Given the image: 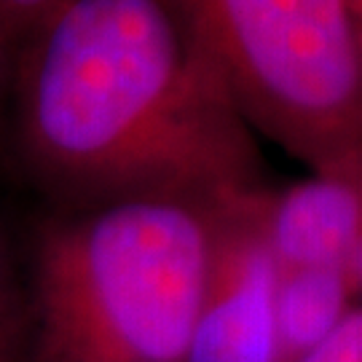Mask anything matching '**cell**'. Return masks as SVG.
Listing matches in <instances>:
<instances>
[{"label":"cell","mask_w":362,"mask_h":362,"mask_svg":"<svg viewBox=\"0 0 362 362\" xmlns=\"http://www.w3.org/2000/svg\"><path fill=\"white\" fill-rule=\"evenodd\" d=\"M13 140L54 209L266 188L255 132L180 0H59L16 46Z\"/></svg>","instance_id":"cell-1"},{"label":"cell","mask_w":362,"mask_h":362,"mask_svg":"<svg viewBox=\"0 0 362 362\" xmlns=\"http://www.w3.org/2000/svg\"><path fill=\"white\" fill-rule=\"evenodd\" d=\"M228 202L52 209L25 250L27 362H188Z\"/></svg>","instance_id":"cell-2"},{"label":"cell","mask_w":362,"mask_h":362,"mask_svg":"<svg viewBox=\"0 0 362 362\" xmlns=\"http://www.w3.org/2000/svg\"><path fill=\"white\" fill-rule=\"evenodd\" d=\"M180 3L252 132L311 169L360 151V27L346 0Z\"/></svg>","instance_id":"cell-3"},{"label":"cell","mask_w":362,"mask_h":362,"mask_svg":"<svg viewBox=\"0 0 362 362\" xmlns=\"http://www.w3.org/2000/svg\"><path fill=\"white\" fill-rule=\"evenodd\" d=\"M252 194L223 207L188 362H279V263L255 220Z\"/></svg>","instance_id":"cell-4"},{"label":"cell","mask_w":362,"mask_h":362,"mask_svg":"<svg viewBox=\"0 0 362 362\" xmlns=\"http://www.w3.org/2000/svg\"><path fill=\"white\" fill-rule=\"evenodd\" d=\"M252 212L282 272L346 269L362 233V148L279 191H255Z\"/></svg>","instance_id":"cell-5"},{"label":"cell","mask_w":362,"mask_h":362,"mask_svg":"<svg viewBox=\"0 0 362 362\" xmlns=\"http://www.w3.org/2000/svg\"><path fill=\"white\" fill-rule=\"evenodd\" d=\"M357 303L346 269H279V362H300L336 333Z\"/></svg>","instance_id":"cell-6"},{"label":"cell","mask_w":362,"mask_h":362,"mask_svg":"<svg viewBox=\"0 0 362 362\" xmlns=\"http://www.w3.org/2000/svg\"><path fill=\"white\" fill-rule=\"evenodd\" d=\"M30 311H27L25 255L13 247L0 218V362H27Z\"/></svg>","instance_id":"cell-7"},{"label":"cell","mask_w":362,"mask_h":362,"mask_svg":"<svg viewBox=\"0 0 362 362\" xmlns=\"http://www.w3.org/2000/svg\"><path fill=\"white\" fill-rule=\"evenodd\" d=\"M59 0H0V35L13 49Z\"/></svg>","instance_id":"cell-8"},{"label":"cell","mask_w":362,"mask_h":362,"mask_svg":"<svg viewBox=\"0 0 362 362\" xmlns=\"http://www.w3.org/2000/svg\"><path fill=\"white\" fill-rule=\"evenodd\" d=\"M300 362H362V303L354 306L344 325Z\"/></svg>","instance_id":"cell-9"},{"label":"cell","mask_w":362,"mask_h":362,"mask_svg":"<svg viewBox=\"0 0 362 362\" xmlns=\"http://www.w3.org/2000/svg\"><path fill=\"white\" fill-rule=\"evenodd\" d=\"M11 78H13V49L0 35V121L6 118V107L11 103Z\"/></svg>","instance_id":"cell-10"},{"label":"cell","mask_w":362,"mask_h":362,"mask_svg":"<svg viewBox=\"0 0 362 362\" xmlns=\"http://www.w3.org/2000/svg\"><path fill=\"white\" fill-rule=\"evenodd\" d=\"M346 274H349V282L354 287V296H357V303H362V233L357 239V247L351 252L349 266H346Z\"/></svg>","instance_id":"cell-11"},{"label":"cell","mask_w":362,"mask_h":362,"mask_svg":"<svg viewBox=\"0 0 362 362\" xmlns=\"http://www.w3.org/2000/svg\"><path fill=\"white\" fill-rule=\"evenodd\" d=\"M349 3V11L351 16H354V22H357V27L362 25V0H346Z\"/></svg>","instance_id":"cell-12"},{"label":"cell","mask_w":362,"mask_h":362,"mask_svg":"<svg viewBox=\"0 0 362 362\" xmlns=\"http://www.w3.org/2000/svg\"><path fill=\"white\" fill-rule=\"evenodd\" d=\"M360 70H362V25H360Z\"/></svg>","instance_id":"cell-13"}]
</instances>
